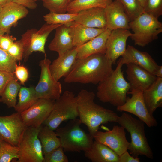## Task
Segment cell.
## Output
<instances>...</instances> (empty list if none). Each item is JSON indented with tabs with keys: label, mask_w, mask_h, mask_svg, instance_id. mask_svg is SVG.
<instances>
[{
	"label": "cell",
	"mask_w": 162,
	"mask_h": 162,
	"mask_svg": "<svg viewBox=\"0 0 162 162\" xmlns=\"http://www.w3.org/2000/svg\"><path fill=\"white\" fill-rule=\"evenodd\" d=\"M112 64L105 54H95L76 59L72 70L64 77V82L98 84L112 73Z\"/></svg>",
	"instance_id": "obj_1"
},
{
	"label": "cell",
	"mask_w": 162,
	"mask_h": 162,
	"mask_svg": "<svg viewBox=\"0 0 162 162\" xmlns=\"http://www.w3.org/2000/svg\"><path fill=\"white\" fill-rule=\"evenodd\" d=\"M76 96L79 119L82 124L86 126L89 133L93 136L101 124L117 122L119 116L116 112L94 102V92L82 89Z\"/></svg>",
	"instance_id": "obj_2"
},
{
	"label": "cell",
	"mask_w": 162,
	"mask_h": 162,
	"mask_svg": "<svg viewBox=\"0 0 162 162\" xmlns=\"http://www.w3.org/2000/svg\"><path fill=\"white\" fill-rule=\"evenodd\" d=\"M123 65L120 58L111 74L98 84L96 96L101 101L116 107L125 102L130 87L124 77L122 70Z\"/></svg>",
	"instance_id": "obj_3"
},
{
	"label": "cell",
	"mask_w": 162,
	"mask_h": 162,
	"mask_svg": "<svg viewBox=\"0 0 162 162\" xmlns=\"http://www.w3.org/2000/svg\"><path fill=\"white\" fill-rule=\"evenodd\" d=\"M117 123L130 134L131 142L128 149L130 154L134 157L144 155L152 159V151L145 135V123L125 112L119 116Z\"/></svg>",
	"instance_id": "obj_4"
},
{
	"label": "cell",
	"mask_w": 162,
	"mask_h": 162,
	"mask_svg": "<svg viewBox=\"0 0 162 162\" xmlns=\"http://www.w3.org/2000/svg\"><path fill=\"white\" fill-rule=\"evenodd\" d=\"M81 124L80 119L76 118L56 130L64 152H85L91 148L93 137L81 128Z\"/></svg>",
	"instance_id": "obj_5"
},
{
	"label": "cell",
	"mask_w": 162,
	"mask_h": 162,
	"mask_svg": "<svg viewBox=\"0 0 162 162\" xmlns=\"http://www.w3.org/2000/svg\"><path fill=\"white\" fill-rule=\"evenodd\" d=\"M129 27L133 32L130 37L135 44L142 47L157 39L162 32V23L158 18L145 12L130 22Z\"/></svg>",
	"instance_id": "obj_6"
},
{
	"label": "cell",
	"mask_w": 162,
	"mask_h": 162,
	"mask_svg": "<svg viewBox=\"0 0 162 162\" xmlns=\"http://www.w3.org/2000/svg\"><path fill=\"white\" fill-rule=\"evenodd\" d=\"M79 117L77 96L72 92L66 91L55 100L49 116L43 124L56 130L63 122Z\"/></svg>",
	"instance_id": "obj_7"
},
{
	"label": "cell",
	"mask_w": 162,
	"mask_h": 162,
	"mask_svg": "<svg viewBox=\"0 0 162 162\" xmlns=\"http://www.w3.org/2000/svg\"><path fill=\"white\" fill-rule=\"evenodd\" d=\"M41 126L26 128L18 146L19 158L17 162H43L44 155L38 137Z\"/></svg>",
	"instance_id": "obj_8"
},
{
	"label": "cell",
	"mask_w": 162,
	"mask_h": 162,
	"mask_svg": "<svg viewBox=\"0 0 162 162\" xmlns=\"http://www.w3.org/2000/svg\"><path fill=\"white\" fill-rule=\"evenodd\" d=\"M62 24L45 23L38 30L35 28L28 30L21 36L20 40L23 42L25 50L23 58L26 62L34 52H39L46 55L45 46L47 38L51 32Z\"/></svg>",
	"instance_id": "obj_9"
},
{
	"label": "cell",
	"mask_w": 162,
	"mask_h": 162,
	"mask_svg": "<svg viewBox=\"0 0 162 162\" xmlns=\"http://www.w3.org/2000/svg\"><path fill=\"white\" fill-rule=\"evenodd\" d=\"M51 63V61L46 57L39 62L40 75L38 83L34 88L38 99L55 100L61 95L62 86L58 81L55 80L51 74L49 69Z\"/></svg>",
	"instance_id": "obj_10"
},
{
	"label": "cell",
	"mask_w": 162,
	"mask_h": 162,
	"mask_svg": "<svg viewBox=\"0 0 162 162\" xmlns=\"http://www.w3.org/2000/svg\"><path fill=\"white\" fill-rule=\"evenodd\" d=\"M128 94L131 95V97L127 96L124 103L117 107V110L134 115L149 127L157 126L158 123L156 119L149 113L145 104L143 91L135 89L129 91L128 93Z\"/></svg>",
	"instance_id": "obj_11"
},
{
	"label": "cell",
	"mask_w": 162,
	"mask_h": 162,
	"mask_svg": "<svg viewBox=\"0 0 162 162\" xmlns=\"http://www.w3.org/2000/svg\"><path fill=\"white\" fill-rule=\"evenodd\" d=\"M27 127L20 113L17 112L0 116V135L3 140L14 146H18Z\"/></svg>",
	"instance_id": "obj_12"
},
{
	"label": "cell",
	"mask_w": 162,
	"mask_h": 162,
	"mask_svg": "<svg viewBox=\"0 0 162 162\" xmlns=\"http://www.w3.org/2000/svg\"><path fill=\"white\" fill-rule=\"evenodd\" d=\"M126 134L123 127L114 125L112 129L105 132L98 130L93 137L95 141L107 146L119 156L128 149L130 142Z\"/></svg>",
	"instance_id": "obj_13"
},
{
	"label": "cell",
	"mask_w": 162,
	"mask_h": 162,
	"mask_svg": "<svg viewBox=\"0 0 162 162\" xmlns=\"http://www.w3.org/2000/svg\"><path fill=\"white\" fill-rule=\"evenodd\" d=\"M55 101L38 99L31 107L20 113L21 118L26 126L35 128L41 126L50 115Z\"/></svg>",
	"instance_id": "obj_14"
},
{
	"label": "cell",
	"mask_w": 162,
	"mask_h": 162,
	"mask_svg": "<svg viewBox=\"0 0 162 162\" xmlns=\"http://www.w3.org/2000/svg\"><path fill=\"white\" fill-rule=\"evenodd\" d=\"M132 34L129 29H118L111 31L106 42L105 54L113 64H116L117 59L125 52L127 40Z\"/></svg>",
	"instance_id": "obj_15"
},
{
	"label": "cell",
	"mask_w": 162,
	"mask_h": 162,
	"mask_svg": "<svg viewBox=\"0 0 162 162\" xmlns=\"http://www.w3.org/2000/svg\"><path fill=\"white\" fill-rule=\"evenodd\" d=\"M121 56L120 58L123 65L134 64L155 76L160 67L148 53L140 51L131 45H128Z\"/></svg>",
	"instance_id": "obj_16"
},
{
	"label": "cell",
	"mask_w": 162,
	"mask_h": 162,
	"mask_svg": "<svg viewBox=\"0 0 162 162\" xmlns=\"http://www.w3.org/2000/svg\"><path fill=\"white\" fill-rule=\"evenodd\" d=\"M127 78L130 86V90L139 89L143 92L148 88L157 78L143 68L132 63L126 64Z\"/></svg>",
	"instance_id": "obj_17"
},
{
	"label": "cell",
	"mask_w": 162,
	"mask_h": 162,
	"mask_svg": "<svg viewBox=\"0 0 162 162\" xmlns=\"http://www.w3.org/2000/svg\"><path fill=\"white\" fill-rule=\"evenodd\" d=\"M106 28L111 31L130 29V20L119 0H115L105 8Z\"/></svg>",
	"instance_id": "obj_18"
},
{
	"label": "cell",
	"mask_w": 162,
	"mask_h": 162,
	"mask_svg": "<svg viewBox=\"0 0 162 162\" xmlns=\"http://www.w3.org/2000/svg\"><path fill=\"white\" fill-rule=\"evenodd\" d=\"M78 46L74 47L64 54L58 56L49 66L51 74L57 81L70 72L76 60Z\"/></svg>",
	"instance_id": "obj_19"
},
{
	"label": "cell",
	"mask_w": 162,
	"mask_h": 162,
	"mask_svg": "<svg viewBox=\"0 0 162 162\" xmlns=\"http://www.w3.org/2000/svg\"><path fill=\"white\" fill-rule=\"evenodd\" d=\"M28 13L27 8L11 2L2 8L0 13V27L8 34L12 27Z\"/></svg>",
	"instance_id": "obj_20"
},
{
	"label": "cell",
	"mask_w": 162,
	"mask_h": 162,
	"mask_svg": "<svg viewBox=\"0 0 162 162\" xmlns=\"http://www.w3.org/2000/svg\"><path fill=\"white\" fill-rule=\"evenodd\" d=\"M111 31L106 28L100 34L78 46L76 59L86 58L97 54H105L106 43Z\"/></svg>",
	"instance_id": "obj_21"
},
{
	"label": "cell",
	"mask_w": 162,
	"mask_h": 162,
	"mask_svg": "<svg viewBox=\"0 0 162 162\" xmlns=\"http://www.w3.org/2000/svg\"><path fill=\"white\" fill-rule=\"evenodd\" d=\"M74 21L89 27L106 28L105 8L96 7L81 11L77 13Z\"/></svg>",
	"instance_id": "obj_22"
},
{
	"label": "cell",
	"mask_w": 162,
	"mask_h": 162,
	"mask_svg": "<svg viewBox=\"0 0 162 162\" xmlns=\"http://www.w3.org/2000/svg\"><path fill=\"white\" fill-rule=\"evenodd\" d=\"M54 38L48 46L49 50L62 55L73 48L72 38L70 33L69 26L61 25L56 29Z\"/></svg>",
	"instance_id": "obj_23"
},
{
	"label": "cell",
	"mask_w": 162,
	"mask_h": 162,
	"mask_svg": "<svg viewBox=\"0 0 162 162\" xmlns=\"http://www.w3.org/2000/svg\"><path fill=\"white\" fill-rule=\"evenodd\" d=\"M69 28L74 47L85 44L98 35L106 28L89 27L75 21L71 23Z\"/></svg>",
	"instance_id": "obj_24"
},
{
	"label": "cell",
	"mask_w": 162,
	"mask_h": 162,
	"mask_svg": "<svg viewBox=\"0 0 162 162\" xmlns=\"http://www.w3.org/2000/svg\"><path fill=\"white\" fill-rule=\"evenodd\" d=\"M85 156L92 162H119V156L107 146L96 141L84 152Z\"/></svg>",
	"instance_id": "obj_25"
},
{
	"label": "cell",
	"mask_w": 162,
	"mask_h": 162,
	"mask_svg": "<svg viewBox=\"0 0 162 162\" xmlns=\"http://www.w3.org/2000/svg\"><path fill=\"white\" fill-rule=\"evenodd\" d=\"M144 100L149 113L152 115L158 107L162 106V77H158L143 92Z\"/></svg>",
	"instance_id": "obj_26"
},
{
	"label": "cell",
	"mask_w": 162,
	"mask_h": 162,
	"mask_svg": "<svg viewBox=\"0 0 162 162\" xmlns=\"http://www.w3.org/2000/svg\"><path fill=\"white\" fill-rule=\"evenodd\" d=\"M38 137L41 143L44 155L61 146L60 140L56 132L46 125H41Z\"/></svg>",
	"instance_id": "obj_27"
},
{
	"label": "cell",
	"mask_w": 162,
	"mask_h": 162,
	"mask_svg": "<svg viewBox=\"0 0 162 162\" xmlns=\"http://www.w3.org/2000/svg\"><path fill=\"white\" fill-rule=\"evenodd\" d=\"M18 95V101L14 108L20 113L29 108L38 99L33 87H21Z\"/></svg>",
	"instance_id": "obj_28"
},
{
	"label": "cell",
	"mask_w": 162,
	"mask_h": 162,
	"mask_svg": "<svg viewBox=\"0 0 162 162\" xmlns=\"http://www.w3.org/2000/svg\"><path fill=\"white\" fill-rule=\"evenodd\" d=\"M112 0H74L68 5V13L76 14L86 9L96 7L105 8Z\"/></svg>",
	"instance_id": "obj_29"
},
{
	"label": "cell",
	"mask_w": 162,
	"mask_h": 162,
	"mask_svg": "<svg viewBox=\"0 0 162 162\" xmlns=\"http://www.w3.org/2000/svg\"><path fill=\"white\" fill-rule=\"evenodd\" d=\"M16 78L10 81L0 95V101L8 108H14L16 104L17 97L21 87Z\"/></svg>",
	"instance_id": "obj_30"
},
{
	"label": "cell",
	"mask_w": 162,
	"mask_h": 162,
	"mask_svg": "<svg viewBox=\"0 0 162 162\" xmlns=\"http://www.w3.org/2000/svg\"><path fill=\"white\" fill-rule=\"evenodd\" d=\"M77 13H56L50 12L44 16V21L49 24H62L69 26L75 21Z\"/></svg>",
	"instance_id": "obj_31"
},
{
	"label": "cell",
	"mask_w": 162,
	"mask_h": 162,
	"mask_svg": "<svg viewBox=\"0 0 162 162\" xmlns=\"http://www.w3.org/2000/svg\"><path fill=\"white\" fill-rule=\"evenodd\" d=\"M19 148L2 140L0 141V162H10L19 158Z\"/></svg>",
	"instance_id": "obj_32"
},
{
	"label": "cell",
	"mask_w": 162,
	"mask_h": 162,
	"mask_svg": "<svg viewBox=\"0 0 162 162\" xmlns=\"http://www.w3.org/2000/svg\"><path fill=\"white\" fill-rule=\"evenodd\" d=\"M131 21L144 12V8L138 0H119Z\"/></svg>",
	"instance_id": "obj_33"
},
{
	"label": "cell",
	"mask_w": 162,
	"mask_h": 162,
	"mask_svg": "<svg viewBox=\"0 0 162 162\" xmlns=\"http://www.w3.org/2000/svg\"><path fill=\"white\" fill-rule=\"evenodd\" d=\"M17 61L7 51L0 48V70L14 73Z\"/></svg>",
	"instance_id": "obj_34"
},
{
	"label": "cell",
	"mask_w": 162,
	"mask_h": 162,
	"mask_svg": "<svg viewBox=\"0 0 162 162\" xmlns=\"http://www.w3.org/2000/svg\"><path fill=\"white\" fill-rule=\"evenodd\" d=\"M44 7L50 12L64 14L67 12L69 0H44Z\"/></svg>",
	"instance_id": "obj_35"
},
{
	"label": "cell",
	"mask_w": 162,
	"mask_h": 162,
	"mask_svg": "<svg viewBox=\"0 0 162 162\" xmlns=\"http://www.w3.org/2000/svg\"><path fill=\"white\" fill-rule=\"evenodd\" d=\"M67 156L62 146L44 155L43 162H68Z\"/></svg>",
	"instance_id": "obj_36"
},
{
	"label": "cell",
	"mask_w": 162,
	"mask_h": 162,
	"mask_svg": "<svg viewBox=\"0 0 162 162\" xmlns=\"http://www.w3.org/2000/svg\"><path fill=\"white\" fill-rule=\"evenodd\" d=\"M144 12L158 18L162 15V0H148Z\"/></svg>",
	"instance_id": "obj_37"
},
{
	"label": "cell",
	"mask_w": 162,
	"mask_h": 162,
	"mask_svg": "<svg viewBox=\"0 0 162 162\" xmlns=\"http://www.w3.org/2000/svg\"><path fill=\"white\" fill-rule=\"evenodd\" d=\"M25 50L24 45L20 40L14 41L7 50L8 52L17 61L22 60Z\"/></svg>",
	"instance_id": "obj_38"
},
{
	"label": "cell",
	"mask_w": 162,
	"mask_h": 162,
	"mask_svg": "<svg viewBox=\"0 0 162 162\" xmlns=\"http://www.w3.org/2000/svg\"><path fill=\"white\" fill-rule=\"evenodd\" d=\"M15 78L14 73L0 70V95L8 83Z\"/></svg>",
	"instance_id": "obj_39"
},
{
	"label": "cell",
	"mask_w": 162,
	"mask_h": 162,
	"mask_svg": "<svg viewBox=\"0 0 162 162\" xmlns=\"http://www.w3.org/2000/svg\"><path fill=\"white\" fill-rule=\"evenodd\" d=\"M14 74L16 78L20 81V83L24 85L28 77V73L27 69L23 65H17Z\"/></svg>",
	"instance_id": "obj_40"
},
{
	"label": "cell",
	"mask_w": 162,
	"mask_h": 162,
	"mask_svg": "<svg viewBox=\"0 0 162 162\" xmlns=\"http://www.w3.org/2000/svg\"><path fill=\"white\" fill-rule=\"evenodd\" d=\"M16 38L11 35H3L0 36V48L7 51L15 41Z\"/></svg>",
	"instance_id": "obj_41"
},
{
	"label": "cell",
	"mask_w": 162,
	"mask_h": 162,
	"mask_svg": "<svg viewBox=\"0 0 162 162\" xmlns=\"http://www.w3.org/2000/svg\"><path fill=\"white\" fill-rule=\"evenodd\" d=\"M119 162H140V158L130 155L127 150L119 156Z\"/></svg>",
	"instance_id": "obj_42"
},
{
	"label": "cell",
	"mask_w": 162,
	"mask_h": 162,
	"mask_svg": "<svg viewBox=\"0 0 162 162\" xmlns=\"http://www.w3.org/2000/svg\"><path fill=\"white\" fill-rule=\"evenodd\" d=\"M12 2L32 10L36 9L37 6L34 0H12Z\"/></svg>",
	"instance_id": "obj_43"
},
{
	"label": "cell",
	"mask_w": 162,
	"mask_h": 162,
	"mask_svg": "<svg viewBox=\"0 0 162 162\" xmlns=\"http://www.w3.org/2000/svg\"><path fill=\"white\" fill-rule=\"evenodd\" d=\"M11 2L12 0H0V5L3 7Z\"/></svg>",
	"instance_id": "obj_44"
},
{
	"label": "cell",
	"mask_w": 162,
	"mask_h": 162,
	"mask_svg": "<svg viewBox=\"0 0 162 162\" xmlns=\"http://www.w3.org/2000/svg\"><path fill=\"white\" fill-rule=\"evenodd\" d=\"M155 76L158 77H162V66H160Z\"/></svg>",
	"instance_id": "obj_45"
},
{
	"label": "cell",
	"mask_w": 162,
	"mask_h": 162,
	"mask_svg": "<svg viewBox=\"0 0 162 162\" xmlns=\"http://www.w3.org/2000/svg\"><path fill=\"white\" fill-rule=\"evenodd\" d=\"M142 6L144 8L146 6L148 0H138Z\"/></svg>",
	"instance_id": "obj_46"
},
{
	"label": "cell",
	"mask_w": 162,
	"mask_h": 162,
	"mask_svg": "<svg viewBox=\"0 0 162 162\" xmlns=\"http://www.w3.org/2000/svg\"><path fill=\"white\" fill-rule=\"evenodd\" d=\"M5 33V32L0 27V36L4 35Z\"/></svg>",
	"instance_id": "obj_47"
},
{
	"label": "cell",
	"mask_w": 162,
	"mask_h": 162,
	"mask_svg": "<svg viewBox=\"0 0 162 162\" xmlns=\"http://www.w3.org/2000/svg\"><path fill=\"white\" fill-rule=\"evenodd\" d=\"M2 7L1 5H0V13L2 10Z\"/></svg>",
	"instance_id": "obj_48"
},
{
	"label": "cell",
	"mask_w": 162,
	"mask_h": 162,
	"mask_svg": "<svg viewBox=\"0 0 162 162\" xmlns=\"http://www.w3.org/2000/svg\"><path fill=\"white\" fill-rule=\"evenodd\" d=\"M3 140V139H2V136L0 135V141H1V140Z\"/></svg>",
	"instance_id": "obj_49"
},
{
	"label": "cell",
	"mask_w": 162,
	"mask_h": 162,
	"mask_svg": "<svg viewBox=\"0 0 162 162\" xmlns=\"http://www.w3.org/2000/svg\"><path fill=\"white\" fill-rule=\"evenodd\" d=\"M35 2L36 1H42L44 0H34Z\"/></svg>",
	"instance_id": "obj_50"
},
{
	"label": "cell",
	"mask_w": 162,
	"mask_h": 162,
	"mask_svg": "<svg viewBox=\"0 0 162 162\" xmlns=\"http://www.w3.org/2000/svg\"><path fill=\"white\" fill-rule=\"evenodd\" d=\"M73 0H69V3H70V2L72 1H73Z\"/></svg>",
	"instance_id": "obj_51"
}]
</instances>
